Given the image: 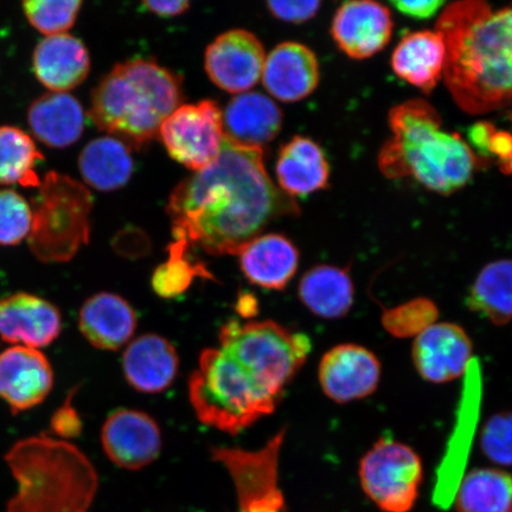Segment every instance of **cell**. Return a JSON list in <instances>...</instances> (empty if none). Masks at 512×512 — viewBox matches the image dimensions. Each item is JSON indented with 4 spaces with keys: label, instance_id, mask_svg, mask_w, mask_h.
Here are the masks:
<instances>
[{
    "label": "cell",
    "instance_id": "cell-1",
    "mask_svg": "<svg viewBox=\"0 0 512 512\" xmlns=\"http://www.w3.org/2000/svg\"><path fill=\"white\" fill-rule=\"evenodd\" d=\"M311 350L309 336L273 320L229 319L189 379L197 419L224 433L245 431L274 413Z\"/></svg>",
    "mask_w": 512,
    "mask_h": 512
},
{
    "label": "cell",
    "instance_id": "cell-2",
    "mask_svg": "<svg viewBox=\"0 0 512 512\" xmlns=\"http://www.w3.org/2000/svg\"><path fill=\"white\" fill-rule=\"evenodd\" d=\"M166 211L175 240L213 256H238L272 222L300 208L268 175L264 149L224 138L219 158L179 183Z\"/></svg>",
    "mask_w": 512,
    "mask_h": 512
},
{
    "label": "cell",
    "instance_id": "cell-3",
    "mask_svg": "<svg viewBox=\"0 0 512 512\" xmlns=\"http://www.w3.org/2000/svg\"><path fill=\"white\" fill-rule=\"evenodd\" d=\"M435 31L445 42L444 79L459 108L479 115L512 104V5L448 4Z\"/></svg>",
    "mask_w": 512,
    "mask_h": 512
},
{
    "label": "cell",
    "instance_id": "cell-4",
    "mask_svg": "<svg viewBox=\"0 0 512 512\" xmlns=\"http://www.w3.org/2000/svg\"><path fill=\"white\" fill-rule=\"evenodd\" d=\"M388 120L393 137L382 146L379 168L389 179L411 177L450 196L466 187L484 162L458 133L443 130L440 114L424 99L393 107Z\"/></svg>",
    "mask_w": 512,
    "mask_h": 512
},
{
    "label": "cell",
    "instance_id": "cell-5",
    "mask_svg": "<svg viewBox=\"0 0 512 512\" xmlns=\"http://www.w3.org/2000/svg\"><path fill=\"white\" fill-rule=\"evenodd\" d=\"M183 100L182 79L156 61L136 59L114 66L93 89V124L140 150L158 137L164 120Z\"/></svg>",
    "mask_w": 512,
    "mask_h": 512
},
{
    "label": "cell",
    "instance_id": "cell-6",
    "mask_svg": "<svg viewBox=\"0 0 512 512\" xmlns=\"http://www.w3.org/2000/svg\"><path fill=\"white\" fill-rule=\"evenodd\" d=\"M18 490L6 512H88L98 490L91 460L66 440H19L5 457Z\"/></svg>",
    "mask_w": 512,
    "mask_h": 512
},
{
    "label": "cell",
    "instance_id": "cell-7",
    "mask_svg": "<svg viewBox=\"0 0 512 512\" xmlns=\"http://www.w3.org/2000/svg\"><path fill=\"white\" fill-rule=\"evenodd\" d=\"M32 202L28 239L32 254L47 264L68 262L91 238L93 197L82 183L50 171Z\"/></svg>",
    "mask_w": 512,
    "mask_h": 512
},
{
    "label": "cell",
    "instance_id": "cell-8",
    "mask_svg": "<svg viewBox=\"0 0 512 512\" xmlns=\"http://www.w3.org/2000/svg\"><path fill=\"white\" fill-rule=\"evenodd\" d=\"M364 494L382 512H411L420 495L424 466L412 447L382 438L360 462Z\"/></svg>",
    "mask_w": 512,
    "mask_h": 512
},
{
    "label": "cell",
    "instance_id": "cell-9",
    "mask_svg": "<svg viewBox=\"0 0 512 512\" xmlns=\"http://www.w3.org/2000/svg\"><path fill=\"white\" fill-rule=\"evenodd\" d=\"M285 437L284 428L256 451L211 448V458L226 467L233 479L239 512L286 511L283 491L279 488V460Z\"/></svg>",
    "mask_w": 512,
    "mask_h": 512
},
{
    "label": "cell",
    "instance_id": "cell-10",
    "mask_svg": "<svg viewBox=\"0 0 512 512\" xmlns=\"http://www.w3.org/2000/svg\"><path fill=\"white\" fill-rule=\"evenodd\" d=\"M158 136L177 163L202 171L220 156L226 138L222 111L213 100L181 105L164 120Z\"/></svg>",
    "mask_w": 512,
    "mask_h": 512
},
{
    "label": "cell",
    "instance_id": "cell-11",
    "mask_svg": "<svg viewBox=\"0 0 512 512\" xmlns=\"http://www.w3.org/2000/svg\"><path fill=\"white\" fill-rule=\"evenodd\" d=\"M266 54L251 31L234 29L211 42L204 68L214 85L228 93L242 94L256 86L264 73Z\"/></svg>",
    "mask_w": 512,
    "mask_h": 512
},
{
    "label": "cell",
    "instance_id": "cell-12",
    "mask_svg": "<svg viewBox=\"0 0 512 512\" xmlns=\"http://www.w3.org/2000/svg\"><path fill=\"white\" fill-rule=\"evenodd\" d=\"M381 362L362 345L345 343L330 349L320 360L318 380L328 398L349 403L368 398L381 381Z\"/></svg>",
    "mask_w": 512,
    "mask_h": 512
},
{
    "label": "cell",
    "instance_id": "cell-13",
    "mask_svg": "<svg viewBox=\"0 0 512 512\" xmlns=\"http://www.w3.org/2000/svg\"><path fill=\"white\" fill-rule=\"evenodd\" d=\"M101 444L114 465L138 471L159 457L163 438L151 415L138 409L120 408L105 421Z\"/></svg>",
    "mask_w": 512,
    "mask_h": 512
},
{
    "label": "cell",
    "instance_id": "cell-14",
    "mask_svg": "<svg viewBox=\"0 0 512 512\" xmlns=\"http://www.w3.org/2000/svg\"><path fill=\"white\" fill-rule=\"evenodd\" d=\"M393 30L392 11L371 0L342 4L331 25L337 47L352 60H366L379 54L392 40Z\"/></svg>",
    "mask_w": 512,
    "mask_h": 512
},
{
    "label": "cell",
    "instance_id": "cell-15",
    "mask_svg": "<svg viewBox=\"0 0 512 512\" xmlns=\"http://www.w3.org/2000/svg\"><path fill=\"white\" fill-rule=\"evenodd\" d=\"M62 316L48 300L28 292L0 298V339L12 347L46 348L61 335Z\"/></svg>",
    "mask_w": 512,
    "mask_h": 512
},
{
    "label": "cell",
    "instance_id": "cell-16",
    "mask_svg": "<svg viewBox=\"0 0 512 512\" xmlns=\"http://www.w3.org/2000/svg\"><path fill=\"white\" fill-rule=\"evenodd\" d=\"M472 351L471 338L462 326L435 323L414 339L412 357L422 379L446 383L466 374Z\"/></svg>",
    "mask_w": 512,
    "mask_h": 512
},
{
    "label": "cell",
    "instance_id": "cell-17",
    "mask_svg": "<svg viewBox=\"0 0 512 512\" xmlns=\"http://www.w3.org/2000/svg\"><path fill=\"white\" fill-rule=\"evenodd\" d=\"M53 387V367L40 350L11 347L0 352V399L15 414L41 405Z\"/></svg>",
    "mask_w": 512,
    "mask_h": 512
},
{
    "label": "cell",
    "instance_id": "cell-18",
    "mask_svg": "<svg viewBox=\"0 0 512 512\" xmlns=\"http://www.w3.org/2000/svg\"><path fill=\"white\" fill-rule=\"evenodd\" d=\"M466 375V387L457 426L454 428L452 443L447 447L443 463L439 467L433 491V502L441 509L451 507L458 486L465 475L467 457L478 420L480 373L475 360L471 361Z\"/></svg>",
    "mask_w": 512,
    "mask_h": 512
},
{
    "label": "cell",
    "instance_id": "cell-19",
    "mask_svg": "<svg viewBox=\"0 0 512 512\" xmlns=\"http://www.w3.org/2000/svg\"><path fill=\"white\" fill-rule=\"evenodd\" d=\"M320 69L313 51L298 42H284L266 57L262 83L273 98L292 104L316 91Z\"/></svg>",
    "mask_w": 512,
    "mask_h": 512
},
{
    "label": "cell",
    "instance_id": "cell-20",
    "mask_svg": "<svg viewBox=\"0 0 512 512\" xmlns=\"http://www.w3.org/2000/svg\"><path fill=\"white\" fill-rule=\"evenodd\" d=\"M32 68L49 92L68 93L91 72V56L78 37L62 34L44 37L32 54Z\"/></svg>",
    "mask_w": 512,
    "mask_h": 512
},
{
    "label": "cell",
    "instance_id": "cell-21",
    "mask_svg": "<svg viewBox=\"0 0 512 512\" xmlns=\"http://www.w3.org/2000/svg\"><path fill=\"white\" fill-rule=\"evenodd\" d=\"M178 369L179 357L174 344L157 334L133 339L123 355L125 379L140 393L165 392L174 384Z\"/></svg>",
    "mask_w": 512,
    "mask_h": 512
},
{
    "label": "cell",
    "instance_id": "cell-22",
    "mask_svg": "<svg viewBox=\"0 0 512 512\" xmlns=\"http://www.w3.org/2000/svg\"><path fill=\"white\" fill-rule=\"evenodd\" d=\"M137 313L119 294L96 293L82 305L79 328L94 348L117 351L124 347L137 330Z\"/></svg>",
    "mask_w": 512,
    "mask_h": 512
},
{
    "label": "cell",
    "instance_id": "cell-23",
    "mask_svg": "<svg viewBox=\"0 0 512 512\" xmlns=\"http://www.w3.org/2000/svg\"><path fill=\"white\" fill-rule=\"evenodd\" d=\"M238 256L245 278L265 290H285L299 267L298 248L285 235L277 233L258 236Z\"/></svg>",
    "mask_w": 512,
    "mask_h": 512
},
{
    "label": "cell",
    "instance_id": "cell-24",
    "mask_svg": "<svg viewBox=\"0 0 512 512\" xmlns=\"http://www.w3.org/2000/svg\"><path fill=\"white\" fill-rule=\"evenodd\" d=\"M224 137L235 144L261 147L278 136L283 112L265 94L247 92L235 95L222 112Z\"/></svg>",
    "mask_w": 512,
    "mask_h": 512
},
{
    "label": "cell",
    "instance_id": "cell-25",
    "mask_svg": "<svg viewBox=\"0 0 512 512\" xmlns=\"http://www.w3.org/2000/svg\"><path fill=\"white\" fill-rule=\"evenodd\" d=\"M28 123L38 142L51 149H66L82 137L86 113L72 94L48 92L30 105Z\"/></svg>",
    "mask_w": 512,
    "mask_h": 512
},
{
    "label": "cell",
    "instance_id": "cell-26",
    "mask_svg": "<svg viewBox=\"0 0 512 512\" xmlns=\"http://www.w3.org/2000/svg\"><path fill=\"white\" fill-rule=\"evenodd\" d=\"M275 174L279 189L296 198L328 188L330 165L315 140L296 136L281 146Z\"/></svg>",
    "mask_w": 512,
    "mask_h": 512
},
{
    "label": "cell",
    "instance_id": "cell-27",
    "mask_svg": "<svg viewBox=\"0 0 512 512\" xmlns=\"http://www.w3.org/2000/svg\"><path fill=\"white\" fill-rule=\"evenodd\" d=\"M445 62V42L437 31L412 32L402 38L392 56L396 76L425 94L444 78Z\"/></svg>",
    "mask_w": 512,
    "mask_h": 512
},
{
    "label": "cell",
    "instance_id": "cell-28",
    "mask_svg": "<svg viewBox=\"0 0 512 512\" xmlns=\"http://www.w3.org/2000/svg\"><path fill=\"white\" fill-rule=\"evenodd\" d=\"M298 296L313 315L339 319L347 316L354 305L355 285L348 268L318 265L303 275Z\"/></svg>",
    "mask_w": 512,
    "mask_h": 512
},
{
    "label": "cell",
    "instance_id": "cell-29",
    "mask_svg": "<svg viewBox=\"0 0 512 512\" xmlns=\"http://www.w3.org/2000/svg\"><path fill=\"white\" fill-rule=\"evenodd\" d=\"M79 170L83 182L95 190L123 188L133 175L131 149L115 137L93 139L80 153Z\"/></svg>",
    "mask_w": 512,
    "mask_h": 512
},
{
    "label": "cell",
    "instance_id": "cell-30",
    "mask_svg": "<svg viewBox=\"0 0 512 512\" xmlns=\"http://www.w3.org/2000/svg\"><path fill=\"white\" fill-rule=\"evenodd\" d=\"M466 304L472 312L495 325L512 320V260L490 262L479 272Z\"/></svg>",
    "mask_w": 512,
    "mask_h": 512
},
{
    "label": "cell",
    "instance_id": "cell-31",
    "mask_svg": "<svg viewBox=\"0 0 512 512\" xmlns=\"http://www.w3.org/2000/svg\"><path fill=\"white\" fill-rule=\"evenodd\" d=\"M453 502L457 512H512V476L490 467L472 470L460 482Z\"/></svg>",
    "mask_w": 512,
    "mask_h": 512
},
{
    "label": "cell",
    "instance_id": "cell-32",
    "mask_svg": "<svg viewBox=\"0 0 512 512\" xmlns=\"http://www.w3.org/2000/svg\"><path fill=\"white\" fill-rule=\"evenodd\" d=\"M44 159L34 138L22 128L0 126V185H22L38 188V163Z\"/></svg>",
    "mask_w": 512,
    "mask_h": 512
},
{
    "label": "cell",
    "instance_id": "cell-33",
    "mask_svg": "<svg viewBox=\"0 0 512 512\" xmlns=\"http://www.w3.org/2000/svg\"><path fill=\"white\" fill-rule=\"evenodd\" d=\"M190 251L188 243L183 240L170 243L168 260L152 274V290L158 297L168 300L181 297L197 278L216 281L206 264L192 258Z\"/></svg>",
    "mask_w": 512,
    "mask_h": 512
},
{
    "label": "cell",
    "instance_id": "cell-34",
    "mask_svg": "<svg viewBox=\"0 0 512 512\" xmlns=\"http://www.w3.org/2000/svg\"><path fill=\"white\" fill-rule=\"evenodd\" d=\"M438 317L437 304L431 299L421 297L384 310L381 322L389 335L396 338H416L437 323Z\"/></svg>",
    "mask_w": 512,
    "mask_h": 512
},
{
    "label": "cell",
    "instance_id": "cell-35",
    "mask_svg": "<svg viewBox=\"0 0 512 512\" xmlns=\"http://www.w3.org/2000/svg\"><path fill=\"white\" fill-rule=\"evenodd\" d=\"M80 0H28L23 12L32 28L48 36L67 34L78 19Z\"/></svg>",
    "mask_w": 512,
    "mask_h": 512
},
{
    "label": "cell",
    "instance_id": "cell-36",
    "mask_svg": "<svg viewBox=\"0 0 512 512\" xmlns=\"http://www.w3.org/2000/svg\"><path fill=\"white\" fill-rule=\"evenodd\" d=\"M34 211L23 195L12 189L0 190V246H17L28 240Z\"/></svg>",
    "mask_w": 512,
    "mask_h": 512
},
{
    "label": "cell",
    "instance_id": "cell-37",
    "mask_svg": "<svg viewBox=\"0 0 512 512\" xmlns=\"http://www.w3.org/2000/svg\"><path fill=\"white\" fill-rule=\"evenodd\" d=\"M480 448L490 462L512 466V412L498 413L485 422Z\"/></svg>",
    "mask_w": 512,
    "mask_h": 512
},
{
    "label": "cell",
    "instance_id": "cell-38",
    "mask_svg": "<svg viewBox=\"0 0 512 512\" xmlns=\"http://www.w3.org/2000/svg\"><path fill=\"white\" fill-rule=\"evenodd\" d=\"M322 3L318 0L309 2H268L267 9L272 16L280 21L292 24H302L315 18Z\"/></svg>",
    "mask_w": 512,
    "mask_h": 512
},
{
    "label": "cell",
    "instance_id": "cell-39",
    "mask_svg": "<svg viewBox=\"0 0 512 512\" xmlns=\"http://www.w3.org/2000/svg\"><path fill=\"white\" fill-rule=\"evenodd\" d=\"M73 394L74 392L69 394V398L51 418V431L61 440L78 438L82 432L80 415L72 405Z\"/></svg>",
    "mask_w": 512,
    "mask_h": 512
},
{
    "label": "cell",
    "instance_id": "cell-40",
    "mask_svg": "<svg viewBox=\"0 0 512 512\" xmlns=\"http://www.w3.org/2000/svg\"><path fill=\"white\" fill-rule=\"evenodd\" d=\"M395 10L416 21H426L437 16L447 4L443 0H418V2H392Z\"/></svg>",
    "mask_w": 512,
    "mask_h": 512
},
{
    "label": "cell",
    "instance_id": "cell-41",
    "mask_svg": "<svg viewBox=\"0 0 512 512\" xmlns=\"http://www.w3.org/2000/svg\"><path fill=\"white\" fill-rule=\"evenodd\" d=\"M496 127L489 121H479V123L470 127L467 138H469V144L472 151L476 155L484 160L488 159V144L492 134H494Z\"/></svg>",
    "mask_w": 512,
    "mask_h": 512
},
{
    "label": "cell",
    "instance_id": "cell-42",
    "mask_svg": "<svg viewBox=\"0 0 512 512\" xmlns=\"http://www.w3.org/2000/svg\"><path fill=\"white\" fill-rule=\"evenodd\" d=\"M488 155L497 160L499 168L507 164L512 157V133L496 128L488 144Z\"/></svg>",
    "mask_w": 512,
    "mask_h": 512
},
{
    "label": "cell",
    "instance_id": "cell-43",
    "mask_svg": "<svg viewBox=\"0 0 512 512\" xmlns=\"http://www.w3.org/2000/svg\"><path fill=\"white\" fill-rule=\"evenodd\" d=\"M187 0H170V2H144V9L150 11L158 17L170 18L183 15L190 8Z\"/></svg>",
    "mask_w": 512,
    "mask_h": 512
},
{
    "label": "cell",
    "instance_id": "cell-44",
    "mask_svg": "<svg viewBox=\"0 0 512 512\" xmlns=\"http://www.w3.org/2000/svg\"><path fill=\"white\" fill-rule=\"evenodd\" d=\"M236 311H238L241 318L251 320L258 315V299H256L253 293H241L238 298V303H236Z\"/></svg>",
    "mask_w": 512,
    "mask_h": 512
},
{
    "label": "cell",
    "instance_id": "cell-45",
    "mask_svg": "<svg viewBox=\"0 0 512 512\" xmlns=\"http://www.w3.org/2000/svg\"><path fill=\"white\" fill-rule=\"evenodd\" d=\"M499 169H501L503 174L512 176V157L507 164H504Z\"/></svg>",
    "mask_w": 512,
    "mask_h": 512
}]
</instances>
